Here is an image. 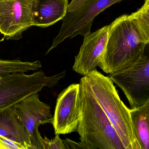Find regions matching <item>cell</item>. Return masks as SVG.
Segmentation results:
<instances>
[{"instance_id": "cell-16", "label": "cell", "mask_w": 149, "mask_h": 149, "mask_svg": "<svg viewBox=\"0 0 149 149\" xmlns=\"http://www.w3.org/2000/svg\"><path fill=\"white\" fill-rule=\"evenodd\" d=\"M41 143L43 149H66L63 140L59 137V134H56L55 137L49 140L46 136L41 137Z\"/></svg>"}, {"instance_id": "cell-15", "label": "cell", "mask_w": 149, "mask_h": 149, "mask_svg": "<svg viewBox=\"0 0 149 149\" xmlns=\"http://www.w3.org/2000/svg\"><path fill=\"white\" fill-rule=\"evenodd\" d=\"M130 15L137 23L145 42L149 43V0H144L142 6Z\"/></svg>"}, {"instance_id": "cell-14", "label": "cell", "mask_w": 149, "mask_h": 149, "mask_svg": "<svg viewBox=\"0 0 149 149\" xmlns=\"http://www.w3.org/2000/svg\"><path fill=\"white\" fill-rule=\"evenodd\" d=\"M42 67L41 62L22 61L19 59H0V75L35 71Z\"/></svg>"}, {"instance_id": "cell-7", "label": "cell", "mask_w": 149, "mask_h": 149, "mask_svg": "<svg viewBox=\"0 0 149 149\" xmlns=\"http://www.w3.org/2000/svg\"><path fill=\"white\" fill-rule=\"evenodd\" d=\"M36 0H0V32L6 39L17 40L35 26Z\"/></svg>"}, {"instance_id": "cell-11", "label": "cell", "mask_w": 149, "mask_h": 149, "mask_svg": "<svg viewBox=\"0 0 149 149\" xmlns=\"http://www.w3.org/2000/svg\"><path fill=\"white\" fill-rule=\"evenodd\" d=\"M35 26L46 28L64 18L69 5L68 0H36Z\"/></svg>"}, {"instance_id": "cell-10", "label": "cell", "mask_w": 149, "mask_h": 149, "mask_svg": "<svg viewBox=\"0 0 149 149\" xmlns=\"http://www.w3.org/2000/svg\"><path fill=\"white\" fill-rule=\"evenodd\" d=\"M109 25L85 36L72 69L81 76L96 70L102 58L107 42Z\"/></svg>"}, {"instance_id": "cell-4", "label": "cell", "mask_w": 149, "mask_h": 149, "mask_svg": "<svg viewBox=\"0 0 149 149\" xmlns=\"http://www.w3.org/2000/svg\"><path fill=\"white\" fill-rule=\"evenodd\" d=\"M65 75L63 71L48 77L42 71L0 75V113L44 87L55 86Z\"/></svg>"}, {"instance_id": "cell-8", "label": "cell", "mask_w": 149, "mask_h": 149, "mask_svg": "<svg viewBox=\"0 0 149 149\" xmlns=\"http://www.w3.org/2000/svg\"><path fill=\"white\" fill-rule=\"evenodd\" d=\"M13 111L29 134L35 149H43L38 127L52 124L53 115L49 105L39 99L38 92L24 98L13 106Z\"/></svg>"}, {"instance_id": "cell-13", "label": "cell", "mask_w": 149, "mask_h": 149, "mask_svg": "<svg viewBox=\"0 0 149 149\" xmlns=\"http://www.w3.org/2000/svg\"><path fill=\"white\" fill-rule=\"evenodd\" d=\"M132 125L141 149H149V101L130 109Z\"/></svg>"}, {"instance_id": "cell-5", "label": "cell", "mask_w": 149, "mask_h": 149, "mask_svg": "<svg viewBox=\"0 0 149 149\" xmlns=\"http://www.w3.org/2000/svg\"><path fill=\"white\" fill-rule=\"evenodd\" d=\"M121 88L132 108L149 101V43L139 61L128 69L109 76Z\"/></svg>"}, {"instance_id": "cell-17", "label": "cell", "mask_w": 149, "mask_h": 149, "mask_svg": "<svg viewBox=\"0 0 149 149\" xmlns=\"http://www.w3.org/2000/svg\"><path fill=\"white\" fill-rule=\"evenodd\" d=\"M0 149H24L19 143L0 135Z\"/></svg>"}, {"instance_id": "cell-9", "label": "cell", "mask_w": 149, "mask_h": 149, "mask_svg": "<svg viewBox=\"0 0 149 149\" xmlns=\"http://www.w3.org/2000/svg\"><path fill=\"white\" fill-rule=\"evenodd\" d=\"M79 83L70 85L58 94L52 124L55 134L77 132L79 119Z\"/></svg>"}, {"instance_id": "cell-6", "label": "cell", "mask_w": 149, "mask_h": 149, "mask_svg": "<svg viewBox=\"0 0 149 149\" xmlns=\"http://www.w3.org/2000/svg\"><path fill=\"white\" fill-rule=\"evenodd\" d=\"M123 0H85L76 9L67 11L63 19V24L57 36L46 52L52 50L67 38L78 35L86 36L91 33L94 19L101 12L113 4Z\"/></svg>"}, {"instance_id": "cell-18", "label": "cell", "mask_w": 149, "mask_h": 149, "mask_svg": "<svg viewBox=\"0 0 149 149\" xmlns=\"http://www.w3.org/2000/svg\"><path fill=\"white\" fill-rule=\"evenodd\" d=\"M63 141L66 149H94L93 147L81 141L76 142L67 138Z\"/></svg>"}, {"instance_id": "cell-3", "label": "cell", "mask_w": 149, "mask_h": 149, "mask_svg": "<svg viewBox=\"0 0 149 149\" xmlns=\"http://www.w3.org/2000/svg\"><path fill=\"white\" fill-rule=\"evenodd\" d=\"M82 78L115 129L125 149H141L133 128L130 109L121 100L112 80L97 70Z\"/></svg>"}, {"instance_id": "cell-1", "label": "cell", "mask_w": 149, "mask_h": 149, "mask_svg": "<svg viewBox=\"0 0 149 149\" xmlns=\"http://www.w3.org/2000/svg\"><path fill=\"white\" fill-rule=\"evenodd\" d=\"M109 25L107 46L98 66L110 74L136 64L141 57L147 43L130 15H123Z\"/></svg>"}, {"instance_id": "cell-2", "label": "cell", "mask_w": 149, "mask_h": 149, "mask_svg": "<svg viewBox=\"0 0 149 149\" xmlns=\"http://www.w3.org/2000/svg\"><path fill=\"white\" fill-rule=\"evenodd\" d=\"M79 84V119L77 132L81 141L94 149H125L115 129L82 77Z\"/></svg>"}, {"instance_id": "cell-12", "label": "cell", "mask_w": 149, "mask_h": 149, "mask_svg": "<svg viewBox=\"0 0 149 149\" xmlns=\"http://www.w3.org/2000/svg\"><path fill=\"white\" fill-rule=\"evenodd\" d=\"M0 135L21 144L24 149H35L27 130L14 113L13 106L0 113Z\"/></svg>"}]
</instances>
